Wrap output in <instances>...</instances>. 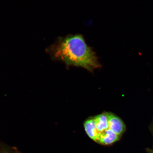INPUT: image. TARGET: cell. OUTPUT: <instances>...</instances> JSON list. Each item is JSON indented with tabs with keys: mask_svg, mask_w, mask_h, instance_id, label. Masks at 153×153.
I'll list each match as a JSON object with an SVG mask.
<instances>
[{
	"mask_svg": "<svg viewBox=\"0 0 153 153\" xmlns=\"http://www.w3.org/2000/svg\"><path fill=\"white\" fill-rule=\"evenodd\" d=\"M147 151L149 153H153V149H147Z\"/></svg>",
	"mask_w": 153,
	"mask_h": 153,
	"instance_id": "4",
	"label": "cell"
},
{
	"mask_svg": "<svg viewBox=\"0 0 153 153\" xmlns=\"http://www.w3.org/2000/svg\"><path fill=\"white\" fill-rule=\"evenodd\" d=\"M46 51L53 60L64 63L67 68L80 67L93 73L95 70L101 67L96 53L81 34L59 37Z\"/></svg>",
	"mask_w": 153,
	"mask_h": 153,
	"instance_id": "1",
	"label": "cell"
},
{
	"mask_svg": "<svg viewBox=\"0 0 153 153\" xmlns=\"http://www.w3.org/2000/svg\"><path fill=\"white\" fill-rule=\"evenodd\" d=\"M108 117L109 128L121 137L126 131L125 123L121 118L112 113L108 112Z\"/></svg>",
	"mask_w": 153,
	"mask_h": 153,
	"instance_id": "2",
	"label": "cell"
},
{
	"mask_svg": "<svg viewBox=\"0 0 153 153\" xmlns=\"http://www.w3.org/2000/svg\"><path fill=\"white\" fill-rule=\"evenodd\" d=\"M84 127L88 136L92 140L95 141L96 138L97 132L93 117L85 120L84 122Z\"/></svg>",
	"mask_w": 153,
	"mask_h": 153,
	"instance_id": "3",
	"label": "cell"
},
{
	"mask_svg": "<svg viewBox=\"0 0 153 153\" xmlns=\"http://www.w3.org/2000/svg\"><path fill=\"white\" fill-rule=\"evenodd\" d=\"M152 133L153 134V126H152Z\"/></svg>",
	"mask_w": 153,
	"mask_h": 153,
	"instance_id": "6",
	"label": "cell"
},
{
	"mask_svg": "<svg viewBox=\"0 0 153 153\" xmlns=\"http://www.w3.org/2000/svg\"><path fill=\"white\" fill-rule=\"evenodd\" d=\"M1 153H17L16 152H1Z\"/></svg>",
	"mask_w": 153,
	"mask_h": 153,
	"instance_id": "5",
	"label": "cell"
}]
</instances>
